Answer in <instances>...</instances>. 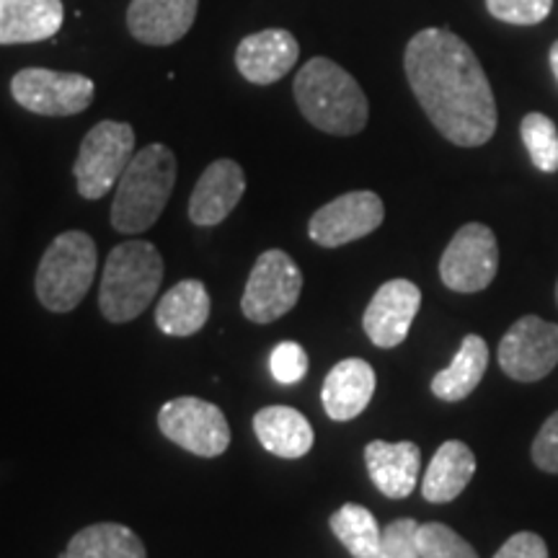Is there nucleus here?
I'll return each instance as SVG.
<instances>
[{
    "label": "nucleus",
    "instance_id": "39448f33",
    "mask_svg": "<svg viewBox=\"0 0 558 558\" xmlns=\"http://www.w3.org/2000/svg\"><path fill=\"white\" fill-rule=\"evenodd\" d=\"M96 243L83 230H65L47 246L37 269V298L47 311L70 313L83 303L96 277Z\"/></svg>",
    "mask_w": 558,
    "mask_h": 558
},
{
    "label": "nucleus",
    "instance_id": "6e6552de",
    "mask_svg": "<svg viewBox=\"0 0 558 558\" xmlns=\"http://www.w3.org/2000/svg\"><path fill=\"white\" fill-rule=\"evenodd\" d=\"M158 429L166 439L199 458H218L230 445V424L215 403L179 396L158 411Z\"/></svg>",
    "mask_w": 558,
    "mask_h": 558
},
{
    "label": "nucleus",
    "instance_id": "dca6fc26",
    "mask_svg": "<svg viewBox=\"0 0 558 558\" xmlns=\"http://www.w3.org/2000/svg\"><path fill=\"white\" fill-rule=\"evenodd\" d=\"M199 0H132L130 34L150 47H169L192 29Z\"/></svg>",
    "mask_w": 558,
    "mask_h": 558
},
{
    "label": "nucleus",
    "instance_id": "72a5a7b5",
    "mask_svg": "<svg viewBox=\"0 0 558 558\" xmlns=\"http://www.w3.org/2000/svg\"><path fill=\"white\" fill-rule=\"evenodd\" d=\"M556 303H558V282H556Z\"/></svg>",
    "mask_w": 558,
    "mask_h": 558
},
{
    "label": "nucleus",
    "instance_id": "4468645a",
    "mask_svg": "<svg viewBox=\"0 0 558 558\" xmlns=\"http://www.w3.org/2000/svg\"><path fill=\"white\" fill-rule=\"evenodd\" d=\"M243 192H246V173L235 160L220 158L209 163L194 186L190 199V220L199 228L220 226L233 213Z\"/></svg>",
    "mask_w": 558,
    "mask_h": 558
},
{
    "label": "nucleus",
    "instance_id": "7c9ffc66",
    "mask_svg": "<svg viewBox=\"0 0 558 558\" xmlns=\"http://www.w3.org/2000/svg\"><path fill=\"white\" fill-rule=\"evenodd\" d=\"M533 460L541 471L558 473V411L550 414L533 439Z\"/></svg>",
    "mask_w": 558,
    "mask_h": 558
},
{
    "label": "nucleus",
    "instance_id": "6ab92c4d",
    "mask_svg": "<svg viewBox=\"0 0 558 558\" xmlns=\"http://www.w3.org/2000/svg\"><path fill=\"white\" fill-rule=\"evenodd\" d=\"M62 0H0V45H32L60 32Z\"/></svg>",
    "mask_w": 558,
    "mask_h": 558
},
{
    "label": "nucleus",
    "instance_id": "9b49d317",
    "mask_svg": "<svg viewBox=\"0 0 558 558\" xmlns=\"http://www.w3.org/2000/svg\"><path fill=\"white\" fill-rule=\"evenodd\" d=\"M499 367L518 383H538L558 365V326L541 316H522L499 344Z\"/></svg>",
    "mask_w": 558,
    "mask_h": 558
},
{
    "label": "nucleus",
    "instance_id": "a878e982",
    "mask_svg": "<svg viewBox=\"0 0 558 558\" xmlns=\"http://www.w3.org/2000/svg\"><path fill=\"white\" fill-rule=\"evenodd\" d=\"M520 135L535 169L543 173L558 171V130L550 117L541 111L527 114L520 124Z\"/></svg>",
    "mask_w": 558,
    "mask_h": 558
},
{
    "label": "nucleus",
    "instance_id": "5701e85b",
    "mask_svg": "<svg viewBox=\"0 0 558 558\" xmlns=\"http://www.w3.org/2000/svg\"><path fill=\"white\" fill-rule=\"evenodd\" d=\"M488 367V347L478 333H469L460 341L456 357L445 369L432 378V393L442 401H463L469 399L473 390L478 388L481 378L486 375Z\"/></svg>",
    "mask_w": 558,
    "mask_h": 558
},
{
    "label": "nucleus",
    "instance_id": "a211bd4d",
    "mask_svg": "<svg viewBox=\"0 0 558 558\" xmlns=\"http://www.w3.org/2000/svg\"><path fill=\"white\" fill-rule=\"evenodd\" d=\"M365 463L373 484L388 499H407L416 488L422 450L414 442H386L375 439L365 448Z\"/></svg>",
    "mask_w": 558,
    "mask_h": 558
},
{
    "label": "nucleus",
    "instance_id": "b1692460",
    "mask_svg": "<svg viewBox=\"0 0 558 558\" xmlns=\"http://www.w3.org/2000/svg\"><path fill=\"white\" fill-rule=\"evenodd\" d=\"M60 558H148V554L128 525L96 522L75 533Z\"/></svg>",
    "mask_w": 558,
    "mask_h": 558
},
{
    "label": "nucleus",
    "instance_id": "f257e3e1",
    "mask_svg": "<svg viewBox=\"0 0 558 558\" xmlns=\"http://www.w3.org/2000/svg\"><path fill=\"white\" fill-rule=\"evenodd\" d=\"M407 78L439 135L478 148L497 132L492 83L469 45L448 29H422L403 54Z\"/></svg>",
    "mask_w": 558,
    "mask_h": 558
},
{
    "label": "nucleus",
    "instance_id": "393cba45",
    "mask_svg": "<svg viewBox=\"0 0 558 558\" xmlns=\"http://www.w3.org/2000/svg\"><path fill=\"white\" fill-rule=\"evenodd\" d=\"M331 533L354 558H378L383 530L369 509L344 505L331 514Z\"/></svg>",
    "mask_w": 558,
    "mask_h": 558
},
{
    "label": "nucleus",
    "instance_id": "423d86ee",
    "mask_svg": "<svg viewBox=\"0 0 558 558\" xmlns=\"http://www.w3.org/2000/svg\"><path fill=\"white\" fill-rule=\"evenodd\" d=\"M135 156V130L128 122H99L83 137L73 173L81 197L101 199L114 190L117 181Z\"/></svg>",
    "mask_w": 558,
    "mask_h": 558
},
{
    "label": "nucleus",
    "instance_id": "bb28decb",
    "mask_svg": "<svg viewBox=\"0 0 558 558\" xmlns=\"http://www.w3.org/2000/svg\"><path fill=\"white\" fill-rule=\"evenodd\" d=\"M416 546L422 558H478L471 543L442 522L418 525Z\"/></svg>",
    "mask_w": 558,
    "mask_h": 558
},
{
    "label": "nucleus",
    "instance_id": "f3484780",
    "mask_svg": "<svg viewBox=\"0 0 558 558\" xmlns=\"http://www.w3.org/2000/svg\"><path fill=\"white\" fill-rule=\"evenodd\" d=\"M375 393V369L369 362L349 357L331 367L326 375L320 401L333 422H352L369 407Z\"/></svg>",
    "mask_w": 558,
    "mask_h": 558
},
{
    "label": "nucleus",
    "instance_id": "f03ea898",
    "mask_svg": "<svg viewBox=\"0 0 558 558\" xmlns=\"http://www.w3.org/2000/svg\"><path fill=\"white\" fill-rule=\"evenodd\" d=\"M295 101L313 128L349 137L365 130L369 104L360 83L329 58H313L295 78Z\"/></svg>",
    "mask_w": 558,
    "mask_h": 558
},
{
    "label": "nucleus",
    "instance_id": "4be33fe9",
    "mask_svg": "<svg viewBox=\"0 0 558 558\" xmlns=\"http://www.w3.org/2000/svg\"><path fill=\"white\" fill-rule=\"evenodd\" d=\"M209 308L213 303L205 284L199 279H184L158 300L156 326L166 337H194L207 324Z\"/></svg>",
    "mask_w": 558,
    "mask_h": 558
},
{
    "label": "nucleus",
    "instance_id": "f8f14e48",
    "mask_svg": "<svg viewBox=\"0 0 558 558\" xmlns=\"http://www.w3.org/2000/svg\"><path fill=\"white\" fill-rule=\"evenodd\" d=\"M386 218V207L375 192H349L341 194L329 205L313 213L308 222V235L313 243L324 248H337L344 243L360 241L380 228Z\"/></svg>",
    "mask_w": 558,
    "mask_h": 558
},
{
    "label": "nucleus",
    "instance_id": "c756f323",
    "mask_svg": "<svg viewBox=\"0 0 558 558\" xmlns=\"http://www.w3.org/2000/svg\"><path fill=\"white\" fill-rule=\"evenodd\" d=\"M418 522L401 518L383 530L378 558H422L416 546Z\"/></svg>",
    "mask_w": 558,
    "mask_h": 558
},
{
    "label": "nucleus",
    "instance_id": "cd10ccee",
    "mask_svg": "<svg viewBox=\"0 0 558 558\" xmlns=\"http://www.w3.org/2000/svg\"><path fill=\"white\" fill-rule=\"evenodd\" d=\"M486 9L505 24L533 26L548 16L554 0H486Z\"/></svg>",
    "mask_w": 558,
    "mask_h": 558
},
{
    "label": "nucleus",
    "instance_id": "20e7f679",
    "mask_svg": "<svg viewBox=\"0 0 558 558\" xmlns=\"http://www.w3.org/2000/svg\"><path fill=\"white\" fill-rule=\"evenodd\" d=\"M163 282V259L148 241H124L111 248L101 275L99 308L111 324H130L153 303Z\"/></svg>",
    "mask_w": 558,
    "mask_h": 558
},
{
    "label": "nucleus",
    "instance_id": "aec40b11",
    "mask_svg": "<svg viewBox=\"0 0 558 558\" xmlns=\"http://www.w3.org/2000/svg\"><path fill=\"white\" fill-rule=\"evenodd\" d=\"M256 439L264 450L284 460L308 456L313 448V427L300 411L290 407H267L254 416Z\"/></svg>",
    "mask_w": 558,
    "mask_h": 558
},
{
    "label": "nucleus",
    "instance_id": "2eb2a0df",
    "mask_svg": "<svg viewBox=\"0 0 558 558\" xmlns=\"http://www.w3.org/2000/svg\"><path fill=\"white\" fill-rule=\"evenodd\" d=\"M300 47L288 29H264L246 37L235 50V65L248 83L271 86L295 68Z\"/></svg>",
    "mask_w": 558,
    "mask_h": 558
},
{
    "label": "nucleus",
    "instance_id": "9d476101",
    "mask_svg": "<svg viewBox=\"0 0 558 558\" xmlns=\"http://www.w3.org/2000/svg\"><path fill=\"white\" fill-rule=\"evenodd\" d=\"M11 94L19 107L41 117L81 114L94 101V81L81 73H58L47 68H26L13 75Z\"/></svg>",
    "mask_w": 558,
    "mask_h": 558
},
{
    "label": "nucleus",
    "instance_id": "7ed1b4c3",
    "mask_svg": "<svg viewBox=\"0 0 558 558\" xmlns=\"http://www.w3.org/2000/svg\"><path fill=\"white\" fill-rule=\"evenodd\" d=\"M177 184V156L166 145H145L117 181L111 226L120 233H145L158 222Z\"/></svg>",
    "mask_w": 558,
    "mask_h": 558
},
{
    "label": "nucleus",
    "instance_id": "412c9836",
    "mask_svg": "<svg viewBox=\"0 0 558 558\" xmlns=\"http://www.w3.org/2000/svg\"><path fill=\"white\" fill-rule=\"evenodd\" d=\"M473 473H476L473 450L460 439H448V442L439 445L427 469V476L422 481L424 499L432 501V505H448V501L458 499L465 492Z\"/></svg>",
    "mask_w": 558,
    "mask_h": 558
},
{
    "label": "nucleus",
    "instance_id": "ddd939ff",
    "mask_svg": "<svg viewBox=\"0 0 558 558\" xmlns=\"http://www.w3.org/2000/svg\"><path fill=\"white\" fill-rule=\"evenodd\" d=\"M418 305H422V290L409 279H390L369 300L362 326L375 347L393 349L403 344L414 324Z\"/></svg>",
    "mask_w": 558,
    "mask_h": 558
},
{
    "label": "nucleus",
    "instance_id": "c85d7f7f",
    "mask_svg": "<svg viewBox=\"0 0 558 558\" xmlns=\"http://www.w3.org/2000/svg\"><path fill=\"white\" fill-rule=\"evenodd\" d=\"M269 369L271 378L282 386H292V383L303 380L305 373H308V354L305 349L298 344V341H282V344L275 347L269 357Z\"/></svg>",
    "mask_w": 558,
    "mask_h": 558
},
{
    "label": "nucleus",
    "instance_id": "2f4dec72",
    "mask_svg": "<svg viewBox=\"0 0 558 558\" xmlns=\"http://www.w3.org/2000/svg\"><path fill=\"white\" fill-rule=\"evenodd\" d=\"M494 558H548V546L541 535L518 533L497 550Z\"/></svg>",
    "mask_w": 558,
    "mask_h": 558
},
{
    "label": "nucleus",
    "instance_id": "0eeeda50",
    "mask_svg": "<svg viewBox=\"0 0 558 558\" xmlns=\"http://www.w3.org/2000/svg\"><path fill=\"white\" fill-rule=\"evenodd\" d=\"M300 292H303V271L290 254L269 248L251 269L241 311L254 324H271L295 308Z\"/></svg>",
    "mask_w": 558,
    "mask_h": 558
},
{
    "label": "nucleus",
    "instance_id": "1a4fd4ad",
    "mask_svg": "<svg viewBox=\"0 0 558 558\" xmlns=\"http://www.w3.org/2000/svg\"><path fill=\"white\" fill-rule=\"evenodd\" d=\"M499 269V246L494 230L484 222H469L452 235L439 259V277L452 292L486 290Z\"/></svg>",
    "mask_w": 558,
    "mask_h": 558
},
{
    "label": "nucleus",
    "instance_id": "473e14b6",
    "mask_svg": "<svg viewBox=\"0 0 558 558\" xmlns=\"http://www.w3.org/2000/svg\"><path fill=\"white\" fill-rule=\"evenodd\" d=\"M550 68H554V75L558 78V41L550 47Z\"/></svg>",
    "mask_w": 558,
    "mask_h": 558
}]
</instances>
